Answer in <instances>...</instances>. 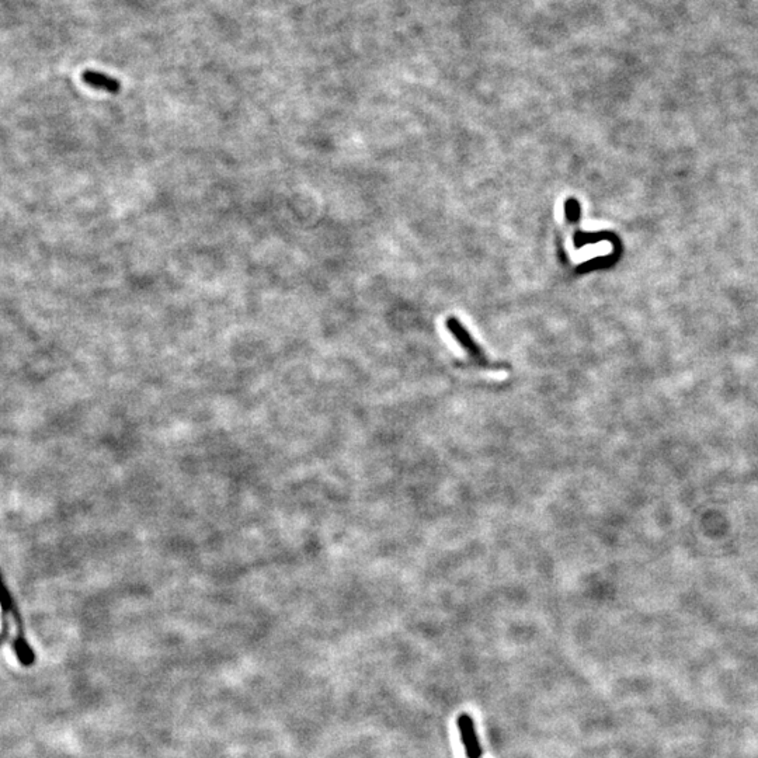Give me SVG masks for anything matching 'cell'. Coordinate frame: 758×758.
<instances>
[{"label": "cell", "instance_id": "1", "mask_svg": "<svg viewBox=\"0 0 758 758\" xmlns=\"http://www.w3.org/2000/svg\"><path fill=\"white\" fill-rule=\"evenodd\" d=\"M447 329L451 333V336L457 340V343L461 345V348L467 352L469 361L475 368L485 369V371H504L509 369L507 364H500L492 361L483 348L474 340L469 330L460 322L458 317L450 316L447 319Z\"/></svg>", "mask_w": 758, "mask_h": 758}, {"label": "cell", "instance_id": "4", "mask_svg": "<svg viewBox=\"0 0 758 758\" xmlns=\"http://www.w3.org/2000/svg\"><path fill=\"white\" fill-rule=\"evenodd\" d=\"M15 647H16V652H18V654H19V659H20V661H22L23 664L29 666V664H32V663L34 661V654H33L32 649L27 646V643H26L22 638H20L19 640H16Z\"/></svg>", "mask_w": 758, "mask_h": 758}, {"label": "cell", "instance_id": "2", "mask_svg": "<svg viewBox=\"0 0 758 758\" xmlns=\"http://www.w3.org/2000/svg\"><path fill=\"white\" fill-rule=\"evenodd\" d=\"M458 727L461 733V740L465 747V752L468 758H481L482 757V747L475 730L474 719L464 713L458 717Z\"/></svg>", "mask_w": 758, "mask_h": 758}, {"label": "cell", "instance_id": "3", "mask_svg": "<svg viewBox=\"0 0 758 758\" xmlns=\"http://www.w3.org/2000/svg\"><path fill=\"white\" fill-rule=\"evenodd\" d=\"M82 81L93 88V89H97V90H103V92H107V93H111V95H117L120 90H121V83L109 76V75H104L102 72H96V71H85L82 74Z\"/></svg>", "mask_w": 758, "mask_h": 758}]
</instances>
